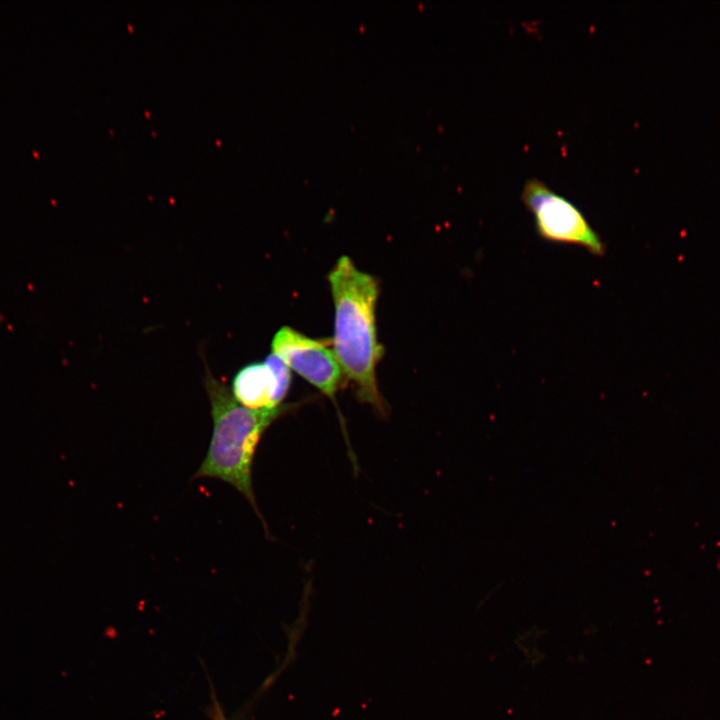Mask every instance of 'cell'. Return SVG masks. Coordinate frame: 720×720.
I'll list each match as a JSON object with an SVG mask.
<instances>
[{
    "label": "cell",
    "mask_w": 720,
    "mask_h": 720,
    "mask_svg": "<svg viewBox=\"0 0 720 720\" xmlns=\"http://www.w3.org/2000/svg\"><path fill=\"white\" fill-rule=\"evenodd\" d=\"M328 282L334 303L333 351L358 399L383 416L386 406L376 377L384 354L376 326L378 281L343 255L329 271Z\"/></svg>",
    "instance_id": "1"
},
{
    "label": "cell",
    "mask_w": 720,
    "mask_h": 720,
    "mask_svg": "<svg viewBox=\"0 0 720 720\" xmlns=\"http://www.w3.org/2000/svg\"><path fill=\"white\" fill-rule=\"evenodd\" d=\"M204 386L210 402L213 429L207 453L192 480L212 478L231 485L250 503L268 535L253 491L254 457L266 430L300 403H286L269 410L246 408L236 401L231 389L215 378L208 368Z\"/></svg>",
    "instance_id": "2"
},
{
    "label": "cell",
    "mask_w": 720,
    "mask_h": 720,
    "mask_svg": "<svg viewBox=\"0 0 720 720\" xmlns=\"http://www.w3.org/2000/svg\"><path fill=\"white\" fill-rule=\"evenodd\" d=\"M521 199L533 214L536 232L545 241L576 245L596 257L606 253V245L581 210L538 178L523 186Z\"/></svg>",
    "instance_id": "3"
},
{
    "label": "cell",
    "mask_w": 720,
    "mask_h": 720,
    "mask_svg": "<svg viewBox=\"0 0 720 720\" xmlns=\"http://www.w3.org/2000/svg\"><path fill=\"white\" fill-rule=\"evenodd\" d=\"M271 349L290 370L297 372L337 407L335 398L345 375L334 351L325 342L290 326H282L273 336Z\"/></svg>",
    "instance_id": "4"
},
{
    "label": "cell",
    "mask_w": 720,
    "mask_h": 720,
    "mask_svg": "<svg viewBox=\"0 0 720 720\" xmlns=\"http://www.w3.org/2000/svg\"><path fill=\"white\" fill-rule=\"evenodd\" d=\"M291 370L270 353L262 362L240 368L231 383V392L238 403L254 410L275 409L283 405L291 386Z\"/></svg>",
    "instance_id": "5"
}]
</instances>
